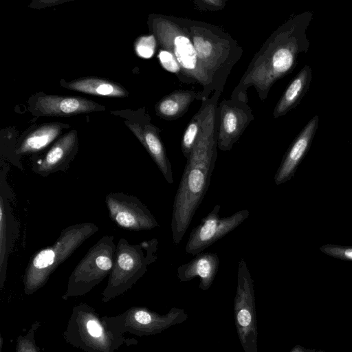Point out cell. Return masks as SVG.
I'll list each match as a JSON object with an SVG mask.
<instances>
[{
    "label": "cell",
    "mask_w": 352,
    "mask_h": 352,
    "mask_svg": "<svg viewBox=\"0 0 352 352\" xmlns=\"http://www.w3.org/2000/svg\"><path fill=\"white\" fill-rule=\"evenodd\" d=\"M312 18L310 11L295 14L273 32L254 55L230 97L248 102L247 90L254 87L264 100L272 86L294 70L298 56L308 52L307 30Z\"/></svg>",
    "instance_id": "1"
},
{
    "label": "cell",
    "mask_w": 352,
    "mask_h": 352,
    "mask_svg": "<svg viewBox=\"0 0 352 352\" xmlns=\"http://www.w3.org/2000/svg\"><path fill=\"white\" fill-rule=\"evenodd\" d=\"M221 91L208 98L207 111L201 131L187 159L173 208V240L179 245L210 185L217 158V109Z\"/></svg>",
    "instance_id": "2"
},
{
    "label": "cell",
    "mask_w": 352,
    "mask_h": 352,
    "mask_svg": "<svg viewBox=\"0 0 352 352\" xmlns=\"http://www.w3.org/2000/svg\"><path fill=\"white\" fill-rule=\"evenodd\" d=\"M178 20L190 37L199 62L214 91L222 92L232 69L242 55L241 47L216 25L180 17Z\"/></svg>",
    "instance_id": "3"
},
{
    "label": "cell",
    "mask_w": 352,
    "mask_h": 352,
    "mask_svg": "<svg viewBox=\"0 0 352 352\" xmlns=\"http://www.w3.org/2000/svg\"><path fill=\"white\" fill-rule=\"evenodd\" d=\"M63 336L84 352H116L123 344L138 343L135 338L124 336L116 316H101L85 302L73 307Z\"/></svg>",
    "instance_id": "4"
},
{
    "label": "cell",
    "mask_w": 352,
    "mask_h": 352,
    "mask_svg": "<svg viewBox=\"0 0 352 352\" xmlns=\"http://www.w3.org/2000/svg\"><path fill=\"white\" fill-rule=\"evenodd\" d=\"M150 24L160 46L170 52L179 63L186 83H199L201 100L214 93L213 85L199 62L193 43L178 17L153 15Z\"/></svg>",
    "instance_id": "5"
},
{
    "label": "cell",
    "mask_w": 352,
    "mask_h": 352,
    "mask_svg": "<svg viewBox=\"0 0 352 352\" xmlns=\"http://www.w3.org/2000/svg\"><path fill=\"white\" fill-rule=\"evenodd\" d=\"M148 241L139 245H129L120 241L117 252V260L113 267L107 285L102 293V302L124 294L146 272L147 267L156 261L155 252L158 241L154 239L153 243L144 253Z\"/></svg>",
    "instance_id": "6"
},
{
    "label": "cell",
    "mask_w": 352,
    "mask_h": 352,
    "mask_svg": "<svg viewBox=\"0 0 352 352\" xmlns=\"http://www.w3.org/2000/svg\"><path fill=\"white\" fill-rule=\"evenodd\" d=\"M255 305L254 281L245 260L241 258L238 263L234 319L239 342L245 352H258Z\"/></svg>",
    "instance_id": "7"
},
{
    "label": "cell",
    "mask_w": 352,
    "mask_h": 352,
    "mask_svg": "<svg viewBox=\"0 0 352 352\" xmlns=\"http://www.w3.org/2000/svg\"><path fill=\"white\" fill-rule=\"evenodd\" d=\"M121 331L137 336H154L169 327L186 321L184 309L173 307L165 314H160L144 306H134L116 316Z\"/></svg>",
    "instance_id": "8"
},
{
    "label": "cell",
    "mask_w": 352,
    "mask_h": 352,
    "mask_svg": "<svg viewBox=\"0 0 352 352\" xmlns=\"http://www.w3.org/2000/svg\"><path fill=\"white\" fill-rule=\"evenodd\" d=\"M221 206L217 204L191 231L186 243L187 253L196 255L234 230L250 215L248 210L237 211L230 217H221Z\"/></svg>",
    "instance_id": "9"
},
{
    "label": "cell",
    "mask_w": 352,
    "mask_h": 352,
    "mask_svg": "<svg viewBox=\"0 0 352 352\" xmlns=\"http://www.w3.org/2000/svg\"><path fill=\"white\" fill-rule=\"evenodd\" d=\"M254 119L248 102L230 97L217 109V141L221 151H229Z\"/></svg>",
    "instance_id": "10"
},
{
    "label": "cell",
    "mask_w": 352,
    "mask_h": 352,
    "mask_svg": "<svg viewBox=\"0 0 352 352\" xmlns=\"http://www.w3.org/2000/svg\"><path fill=\"white\" fill-rule=\"evenodd\" d=\"M106 201L110 217L123 228L142 230L159 226L149 210L135 197L111 194Z\"/></svg>",
    "instance_id": "11"
},
{
    "label": "cell",
    "mask_w": 352,
    "mask_h": 352,
    "mask_svg": "<svg viewBox=\"0 0 352 352\" xmlns=\"http://www.w3.org/2000/svg\"><path fill=\"white\" fill-rule=\"evenodd\" d=\"M100 246V244H98L93 248L72 272L69 278L67 289L62 296V299L67 300L72 297L86 294L109 274L100 267L97 261Z\"/></svg>",
    "instance_id": "12"
},
{
    "label": "cell",
    "mask_w": 352,
    "mask_h": 352,
    "mask_svg": "<svg viewBox=\"0 0 352 352\" xmlns=\"http://www.w3.org/2000/svg\"><path fill=\"white\" fill-rule=\"evenodd\" d=\"M319 118L314 116L296 136L274 177L276 185H280L294 175L296 168L309 150L312 140L318 126Z\"/></svg>",
    "instance_id": "13"
},
{
    "label": "cell",
    "mask_w": 352,
    "mask_h": 352,
    "mask_svg": "<svg viewBox=\"0 0 352 352\" xmlns=\"http://www.w3.org/2000/svg\"><path fill=\"white\" fill-rule=\"evenodd\" d=\"M129 127L147 150L166 182L171 184L174 182L170 162L161 140L159 130L150 122L141 126L130 124Z\"/></svg>",
    "instance_id": "14"
},
{
    "label": "cell",
    "mask_w": 352,
    "mask_h": 352,
    "mask_svg": "<svg viewBox=\"0 0 352 352\" xmlns=\"http://www.w3.org/2000/svg\"><path fill=\"white\" fill-rule=\"evenodd\" d=\"M98 104L80 97L46 95L39 97L35 109L40 114L53 116H68L96 111Z\"/></svg>",
    "instance_id": "15"
},
{
    "label": "cell",
    "mask_w": 352,
    "mask_h": 352,
    "mask_svg": "<svg viewBox=\"0 0 352 352\" xmlns=\"http://www.w3.org/2000/svg\"><path fill=\"white\" fill-rule=\"evenodd\" d=\"M188 263L177 267V277L181 282H187L194 278H199V287L208 290L217 275L219 258L217 254L201 252Z\"/></svg>",
    "instance_id": "16"
},
{
    "label": "cell",
    "mask_w": 352,
    "mask_h": 352,
    "mask_svg": "<svg viewBox=\"0 0 352 352\" xmlns=\"http://www.w3.org/2000/svg\"><path fill=\"white\" fill-rule=\"evenodd\" d=\"M76 143V132L70 131L60 138L49 150L43 159L38 160L34 166V171L45 176L56 172L71 160L72 153Z\"/></svg>",
    "instance_id": "17"
},
{
    "label": "cell",
    "mask_w": 352,
    "mask_h": 352,
    "mask_svg": "<svg viewBox=\"0 0 352 352\" xmlns=\"http://www.w3.org/2000/svg\"><path fill=\"white\" fill-rule=\"evenodd\" d=\"M312 79V71L305 65L290 82L273 111L274 118L285 115L296 107L309 90Z\"/></svg>",
    "instance_id": "18"
},
{
    "label": "cell",
    "mask_w": 352,
    "mask_h": 352,
    "mask_svg": "<svg viewBox=\"0 0 352 352\" xmlns=\"http://www.w3.org/2000/svg\"><path fill=\"white\" fill-rule=\"evenodd\" d=\"M201 91L177 90L171 92L157 103L156 113L166 120L177 119L187 111L195 100H201Z\"/></svg>",
    "instance_id": "19"
},
{
    "label": "cell",
    "mask_w": 352,
    "mask_h": 352,
    "mask_svg": "<svg viewBox=\"0 0 352 352\" xmlns=\"http://www.w3.org/2000/svg\"><path fill=\"white\" fill-rule=\"evenodd\" d=\"M67 87L77 91L109 97H124L127 92L119 85L96 78H80L69 82Z\"/></svg>",
    "instance_id": "20"
},
{
    "label": "cell",
    "mask_w": 352,
    "mask_h": 352,
    "mask_svg": "<svg viewBox=\"0 0 352 352\" xmlns=\"http://www.w3.org/2000/svg\"><path fill=\"white\" fill-rule=\"evenodd\" d=\"M61 128L60 124L54 123L40 126L23 140L17 153H30L43 149L59 135Z\"/></svg>",
    "instance_id": "21"
},
{
    "label": "cell",
    "mask_w": 352,
    "mask_h": 352,
    "mask_svg": "<svg viewBox=\"0 0 352 352\" xmlns=\"http://www.w3.org/2000/svg\"><path fill=\"white\" fill-rule=\"evenodd\" d=\"M208 104V98L201 100L200 109L192 118L184 132L181 142V148L182 153L186 159L190 156L201 131L207 111Z\"/></svg>",
    "instance_id": "22"
},
{
    "label": "cell",
    "mask_w": 352,
    "mask_h": 352,
    "mask_svg": "<svg viewBox=\"0 0 352 352\" xmlns=\"http://www.w3.org/2000/svg\"><path fill=\"white\" fill-rule=\"evenodd\" d=\"M41 325L40 321H34L25 335H21L17 338L15 352H41L35 340V333Z\"/></svg>",
    "instance_id": "23"
},
{
    "label": "cell",
    "mask_w": 352,
    "mask_h": 352,
    "mask_svg": "<svg viewBox=\"0 0 352 352\" xmlns=\"http://www.w3.org/2000/svg\"><path fill=\"white\" fill-rule=\"evenodd\" d=\"M162 67L166 71L175 74L183 83H186L182 69L175 56L168 50L162 48L157 54Z\"/></svg>",
    "instance_id": "24"
},
{
    "label": "cell",
    "mask_w": 352,
    "mask_h": 352,
    "mask_svg": "<svg viewBox=\"0 0 352 352\" xmlns=\"http://www.w3.org/2000/svg\"><path fill=\"white\" fill-rule=\"evenodd\" d=\"M157 44V39L153 34L140 36L135 43L136 54L140 57L150 58L155 52Z\"/></svg>",
    "instance_id": "25"
},
{
    "label": "cell",
    "mask_w": 352,
    "mask_h": 352,
    "mask_svg": "<svg viewBox=\"0 0 352 352\" xmlns=\"http://www.w3.org/2000/svg\"><path fill=\"white\" fill-rule=\"evenodd\" d=\"M320 250L332 257L352 261V247L328 244L322 246Z\"/></svg>",
    "instance_id": "26"
},
{
    "label": "cell",
    "mask_w": 352,
    "mask_h": 352,
    "mask_svg": "<svg viewBox=\"0 0 352 352\" xmlns=\"http://www.w3.org/2000/svg\"><path fill=\"white\" fill-rule=\"evenodd\" d=\"M193 3L197 9L199 10L217 11L222 10L225 6L226 0H196Z\"/></svg>",
    "instance_id": "27"
},
{
    "label": "cell",
    "mask_w": 352,
    "mask_h": 352,
    "mask_svg": "<svg viewBox=\"0 0 352 352\" xmlns=\"http://www.w3.org/2000/svg\"><path fill=\"white\" fill-rule=\"evenodd\" d=\"M290 352H305L299 346H296L292 349Z\"/></svg>",
    "instance_id": "28"
},
{
    "label": "cell",
    "mask_w": 352,
    "mask_h": 352,
    "mask_svg": "<svg viewBox=\"0 0 352 352\" xmlns=\"http://www.w3.org/2000/svg\"><path fill=\"white\" fill-rule=\"evenodd\" d=\"M3 342V338L1 334L0 335V352H2Z\"/></svg>",
    "instance_id": "29"
}]
</instances>
